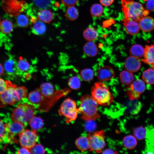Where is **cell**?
I'll use <instances>...</instances> for the list:
<instances>
[{"instance_id":"obj_5","label":"cell","mask_w":154,"mask_h":154,"mask_svg":"<svg viewBox=\"0 0 154 154\" xmlns=\"http://www.w3.org/2000/svg\"><path fill=\"white\" fill-rule=\"evenodd\" d=\"M78 112L76 102L70 98H67L63 102L58 110L60 115L66 117L67 123L75 120Z\"/></svg>"},{"instance_id":"obj_50","label":"cell","mask_w":154,"mask_h":154,"mask_svg":"<svg viewBox=\"0 0 154 154\" xmlns=\"http://www.w3.org/2000/svg\"><path fill=\"white\" fill-rule=\"evenodd\" d=\"M142 0L143 1H147L148 0Z\"/></svg>"},{"instance_id":"obj_34","label":"cell","mask_w":154,"mask_h":154,"mask_svg":"<svg viewBox=\"0 0 154 154\" xmlns=\"http://www.w3.org/2000/svg\"><path fill=\"white\" fill-rule=\"evenodd\" d=\"M133 132L134 136L136 139L139 140H141L145 138L146 130L144 127L141 126L135 128Z\"/></svg>"},{"instance_id":"obj_26","label":"cell","mask_w":154,"mask_h":154,"mask_svg":"<svg viewBox=\"0 0 154 154\" xmlns=\"http://www.w3.org/2000/svg\"><path fill=\"white\" fill-rule=\"evenodd\" d=\"M119 77L121 82L126 85L131 83L134 79V76L132 72L127 70H123L121 72Z\"/></svg>"},{"instance_id":"obj_6","label":"cell","mask_w":154,"mask_h":154,"mask_svg":"<svg viewBox=\"0 0 154 154\" xmlns=\"http://www.w3.org/2000/svg\"><path fill=\"white\" fill-rule=\"evenodd\" d=\"M90 143L89 151H95L100 153L106 145L105 139V132L103 130L89 133L87 136Z\"/></svg>"},{"instance_id":"obj_15","label":"cell","mask_w":154,"mask_h":154,"mask_svg":"<svg viewBox=\"0 0 154 154\" xmlns=\"http://www.w3.org/2000/svg\"><path fill=\"white\" fill-rule=\"evenodd\" d=\"M18 75L21 76L25 73H31L33 72V67L22 56H20L17 62Z\"/></svg>"},{"instance_id":"obj_46","label":"cell","mask_w":154,"mask_h":154,"mask_svg":"<svg viewBox=\"0 0 154 154\" xmlns=\"http://www.w3.org/2000/svg\"><path fill=\"white\" fill-rule=\"evenodd\" d=\"M117 151H115L110 149H107L104 150L102 154H117Z\"/></svg>"},{"instance_id":"obj_23","label":"cell","mask_w":154,"mask_h":154,"mask_svg":"<svg viewBox=\"0 0 154 154\" xmlns=\"http://www.w3.org/2000/svg\"><path fill=\"white\" fill-rule=\"evenodd\" d=\"M83 35L84 38L89 41L95 40L98 36V33L96 29L92 27L87 28L84 31Z\"/></svg>"},{"instance_id":"obj_31","label":"cell","mask_w":154,"mask_h":154,"mask_svg":"<svg viewBox=\"0 0 154 154\" xmlns=\"http://www.w3.org/2000/svg\"><path fill=\"white\" fill-rule=\"evenodd\" d=\"M0 118V142L9 143L8 134L6 129V123Z\"/></svg>"},{"instance_id":"obj_12","label":"cell","mask_w":154,"mask_h":154,"mask_svg":"<svg viewBox=\"0 0 154 154\" xmlns=\"http://www.w3.org/2000/svg\"><path fill=\"white\" fill-rule=\"evenodd\" d=\"M115 75L114 70L111 67L107 66L100 68L97 73L98 78L101 81L110 80L114 77Z\"/></svg>"},{"instance_id":"obj_13","label":"cell","mask_w":154,"mask_h":154,"mask_svg":"<svg viewBox=\"0 0 154 154\" xmlns=\"http://www.w3.org/2000/svg\"><path fill=\"white\" fill-rule=\"evenodd\" d=\"M141 63L139 58L132 56L128 57L125 62V66L127 70L131 72L138 71L140 68Z\"/></svg>"},{"instance_id":"obj_25","label":"cell","mask_w":154,"mask_h":154,"mask_svg":"<svg viewBox=\"0 0 154 154\" xmlns=\"http://www.w3.org/2000/svg\"><path fill=\"white\" fill-rule=\"evenodd\" d=\"M144 49L141 45L135 44L132 46L129 50L131 56L139 58L143 56Z\"/></svg>"},{"instance_id":"obj_36","label":"cell","mask_w":154,"mask_h":154,"mask_svg":"<svg viewBox=\"0 0 154 154\" xmlns=\"http://www.w3.org/2000/svg\"><path fill=\"white\" fill-rule=\"evenodd\" d=\"M68 84L71 88L73 90H77L80 88L81 82L78 77L73 76L69 79Z\"/></svg>"},{"instance_id":"obj_39","label":"cell","mask_w":154,"mask_h":154,"mask_svg":"<svg viewBox=\"0 0 154 154\" xmlns=\"http://www.w3.org/2000/svg\"><path fill=\"white\" fill-rule=\"evenodd\" d=\"M30 149L31 154H44L45 153V149L40 144H36Z\"/></svg>"},{"instance_id":"obj_10","label":"cell","mask_w":154,"mask_h":154,"mask_svg":"<svg viewBox=\"0 0 154 154\" xmlns=\"http://www.w3.org/2000/svg\"><path fill=\"white\" fill-rule=\"evenodd\" d=\"M4 68L6 74L10 78L18 75L17 62L12 55H9V58L5 62Z\"/></svg>"},{"instance_id":"obj_30","label":"cell","mask_w":154,"mask_h":154,"mask_svg":"<svg viewBox=\"0 0 154 154\" xmlns=\"http://www.w3.org/2000/svg\"><path fill=\"white\" fill-rule=\"evenodd\" d=\"M45 25L41 21L36 22L33 26L32 29V33L37 35L43 34L46 31Z\"/></svg>"},{"instance_id":"obj_9","label":"cell","mask_w":154,"mask_h":154,"mask_svg":"<svg viewBox=\"0 0 154 154\" xmlns=\"http://www.w3.org/2000/svg\"><path fill=\"white\" fill-rule=\"evenodd\" d=\"M145 88L144 82L141 80L137 79L130 84L127 88V95L130 100H138Z\"/></svg>"},{"instance_id":"obj_19","label":"cell","mask_w":154,"mask_h":154,"mask_svg":"<svg viewBox=\"0 0 154 154\" xmlns=\"http://www.w3.org/2000/svg\"><path fill=\"white\" fill-rule=\"evenodd\" d=\"M39 89L41 94L44 98L50 97L55 92L53 85L49 82H45L42 84Z\"/></svg>"},{"instance_id":"obj_20","label":"cell","mask_w":154,"mask_h":154,"mask_svg":"<svg viewBox=\"0 0 154 154\" xmlns=\"http://www.w3.org/2000/svg\"><path fill=\"white\" fill-rule=\"evenodd\" d=\"M83 50L87 56L91 57L96 56L98 52L97 46L92 41L86 43L84 46Z\"/></svg>"},{"instance_id":"obj_14","label":"cell","mask_w":154,"mask_h":154,"mask_svg":"<svg viewBox=\"0 0 154 154\" xmlns=\"http://www.w3.org/2000/svg\"><path fill=\"white\" fill-rule=\"evenodd\" d=\"M138 22L140 29L144 32H150L154 29V19L151 17L144 16Z\"/></svg>"},{"instance_id":"obj_48","label":"cell","mask_w":154,"mask_h":154,"mask_svg":"<svg viewBox=\"0 0 154 154\" xmlns=\"http://www.w3.org/2000/svg\"><path fill=\"white\" fill-rule=\"evenodd\" d=\"M4 69L2 65L0 63V76H1L3 72Z\"/></svg>"},{"instance_id":"obj_4","label":"cell","mask_w":154,"mask_h":154,"mask_svg":"<svg viewBox=\"0 0 154 154\" xmlns=\"http://www.w3.org/2000/svg\"><path fill=\"white\" fill-rule=\"evenodd\" d=\"M91 96L100 106H106L113 102L114 97L108 87L101 82H97L91 88Z\"/></svg>"},{"instance_id":"obj_17","label":"cell","mask_w":154,"mask_h":154,"mask_svg":"<svg viewBox=\"0 0 154 154\" xmlns=\"http://www.w3.org/2000/svg\"><path fill=\"white\" fill-rule=\"evenodd\" d=\"M141 61L148 64L152 65L154 64V45L145 46L143 58Z\"/></svg>"},{"instance_id":"obj_45","label":"cell","mask_w":154,"mask_h":154,"mask_svg":"<svg viewBox=\"0 0 154 154\" xmlns=\"http://www.w3.org/2000/svg\"><path fill=\"white\" fill-rule=\"evenodd\" d=\"M114 0H100L101 3L105 6L111 5L114 2Z\"/></svg>"},{"instance_id":"obj_16","label":"cell","mask_w":154,"mask_h":154,"mask_svg":"<svg viewBox=\"0 0 154 154\" xmlns=\"http://www.w3.org/2000/svg\"><path fill=\"white\" fill-rule=\"evenodd\" d=\"M43 99V97L38 88L30 92L28 97L29 102L35 108L39 107Z\"/></svg>"},{"instance_id":"obj_22","label":"cell","mask_w":154,"mask_h":154,"mask_svg":"<svg viewBox=\"0 0 154 154\" xmlns=\"http://www.w3.org/2000/svg\"><path fill=\"white\" fill-rule=\"evenodd\" d=\"M136 138L134 136L129 135L125 136L123 140V144L126 148L131 149H134L137 145Z\"/></svg>"},{"instance_id":"obj_18","label":"cell","mask_w":154,"mask_h":154,"mask_svg":"<svg viewBox=\"0 0 154 154\" xmlns=\"http://www.w3.org/2000/svg\"><path fill=\"white\" fill-rule=\"evenodd\" d=\"M127 106L128 112L132 115L138 114L142 107L141 102L137 100H130L128 103Z\"/></svg>"},{"instance_id":"obj_40","label":"cell","mask_w":154,"mask_h":154,"mask_svg":"<svg viewBox=\"0 0 154 154\" xmlns=\"http://www.w3.org/2000/svg\"><path fill=\"white\" fill-rule=\"evenodd\" d=\"M94 120L87 121L85 125L86 130L89 132L93 131L96 127V124Z\"/></svg>"},{"instance_id":"obj_41","label":"cell","mask_w":154,"mask_h":154,"mask_svg":"<svg viewBox=\"0 0 154 154\" xmlns=\"http://www.w3.org/2000/svg\"><path fill=\"white\" fill-rule=\"evenodd\" d=\"M79 0H61L63 4L68 7L74 6L76 5Z\"/></svg>"},{"instance_id":"obj_33","label":"cell","mask_w":154,"mask_h":154,"mask_svg":"<svg viewBox=\"0 0 154 154\" xmlns=\"http://www.w3.org/2000/svg\"><path fill=\"white\" fill-rule=\"evenodd\" d=\"M104 11L103 6L98 3L95 4L92 6L90 9V12L92 16L97 17L100 16Z\"/></svg>"},{"instance_id":"obj_3","label":"cell","mask_w":154,"mask_h":154,"mask_svg":"<svg viewBox=\"0 0 154 154\" xmlns=\"http://www.w3.org/2000/svg\"><path fill=\"white\" fill-rule=\"evenodd\" d=\"M121 2L124 17L138 22L142 17L149 14V11L145 10L139 2L133 0H121Z\"/></svg>"},{"instance_id":"obj_42","label":"cell","mask_w":154,"mask_h":154,"mask_svg":"<svg viewBox=\"0 0 154 154\" xmlns=\"http://www.w3.org/2000/svg\"><path fill=\"white\" fill-rule=\"evenodd\" d=\"M8 87L7 80L5 81L3 79L0 78V94L5 91Z\"/></svg>"},{"instance_id":"obj_11","label":"cell","mask_w":154,"mask_h":154,"mask_svg":"<svg viewBox=\"0 0 154 154\" xmlns=\"http://www.w3.org/2000/svg\"><path fill=\"white\" fill-rule=\"evenodd\" d=\"M122 23L126 31L130 35H135L139 31L140 27L138 21L124 17Z\"/></svg>"},{"instance_id":"obj_21","label":"cell","mask_w":154,"mask_h":154,"mask_svg":"<svg viewBox=\"0 0 154 154\" xmlns=\"http://www.w3.org/2000/svg\"><path fill=\"white\" fill-rule=\"evenodd\" d=\"M75 144L77 148L82 151L89 150L90 148L89 140L87 136L80 137L78 138L76 140Z\"/></svg>"},{"instance_id":"obj_29","label":"cell","mask_w":154,"mask_h":154,"mask_svg":"<svg viewBox=\"0 0 154 154\" xmlns=\"http://www.w3.org/2000/svg\"><path fill=\"white\" fill-rule=\"evenodd\" d=\"M142 77L143 80L149 84H154V70L149 68L144 71L143 73Z\"/></svg>"},{"instance_id":"obj_35","label":"cell","mask_w":154,"mask_h":154,"mask_svg":"<svg viewBox=\"0 0 154 154\" xmlns=\"http://www.w3.org/2000/svg\"><path fill=\"white\" fill-rule=\"evenodd\" d=\"M80 75L84 80L85 81H90L93 79L94 74L92 70L89 68H86L81 71Z\"/></svg>"},{"instance_id":"obj_2","label":"cell","mask_w":154,"mask_h":154,"mask_svg":"<svg viewBox=\"0 0 154 154\" xmlns=\"http://www.w3.org/2000/svg\"><path fill=\"white\" fill-rule=\"evenodd\" d=\"M98 105L91 95L86 94L82 96L80 104L78 109L81 113V118L87 121L95 120L100 117L98 111Z\"/></svg>"},{"instance_id":"obj_43","label":"cell","mask_w":154,"mask_h":154,"mask_svg":"<svg viewBox=\"0 0 154 154\" xmlns=\"http://www.w3.org/2000/svg\"><path fill=\"white\" fill-rule=\"evenodd\" d=\"M146 8L149 11H154V0H148L146 4Z\"/></svg>"},{"instance_id":"obj_51","label":"cell","mask_w":154,"mask_h":154,"mask_svg":"<svg viewBox=\"0 0 154 154\" xmlns=\"http://www.w3.org/2000/svg\"><path fill=\"white\" fill-rule=\"evenodd\" d=\"M0 20H1V17H0Z\"/></svg>"},{"instance_id":"obj_1","label":"cell","mask_w":154,"mask_h":154,"mask_svg":"<svg viewBox=\"0 0 154 154\" xmlns=\"http://www.w3.org/2000/svg\"><path fill=\"white\" fill-rule=\"evenodd\" d=\"M26 98L22 100L12 110L11 119L13 121L23 124L25 127L36 114L35 107L29 102Z\"/></svg>"},{"instance_id":"obj_49","label":"cell","mask_w":154,"mask_h":154,"mask_svg":"<svg viewBox=\"0 0 154 154\" xmlns=\"http://www.w3.org/2000/svg\"><path fill=\"white\" fill-rule=\"evenodd\" d=\"M152 66L153 69L154 70V64L152 65Z\"/></svg>"},{"instance_id":"obj_32","label":"cell","mask_w":154,"mask_h":154,"mask_svg":"<svg viewBox=\"0 0 154 154\" xmlns=\"http://www.w3.org/2000/svg\"><path fill=\"white\" fill-rule=\"evenodd\" d=\"M65 15L66 17L70 20H75L79 16L78 10L74 6L69 7L65 11Z\"/></svg>"},{"instance_id":"obj_28","label":"cell","mask_w":154,"mask_h":154,"mask_svg":"<svg viewBox=\"0 0 154 154\" xmlns=\"http://www.w3.org/2000/svg\"><path fill=\"white\" fill-rule=\"evenodd\" d=\"M13 28L12 22L8 20H4L0 23V31L3 33L8 34L13 31Z\"/></svg>"},{"instance_id":"obj_37","label":"cell","mask_w":154,"mask_h":154,"mask_svg":"<svg viewBox=\"0 0 154 154\" xmlns=\"http://www.w3.org/2000/svg\"><path fill=\"white\" fill-rule=\"evenodd\" d=\"M35 5L38 8L46 9L51 4V0H33Z\"/></svg>"},{"instance_id":"obj_7","label":"cell","mask_w":154,"mask_h":154,"mask_svg":"<svg viewBox=\"0 0 154 154\" xmlns=\"http://www.w3.org/2000/svg\"><path fill=\"white\" fill-rule=\"evenodd\" d=\"M19 141L22 147L30 149L39 140L37 131L27 129L19 134Z\"/></svg>"},{"instance_id":"obj_44","label":"cell","mask_w":154,"mask_h":154,"mask_svg":"<svg viewBox=\"0 0 154 154\" xmlns=\"http://www.w3.org/2000/svg\"><path fill=\"white\" fill-rule=\"evenodd\" d=\"M17 153L18 154H31V153L29 149L22 147L18 150Z\"/></svg>"},{"instance_id":"obj_27","label":"cell","mask_w":154,"mask_h":154,"mask_svg":"<svg viewBox=\"0 0 154 154\" xmlns=\"http://www.w3.org/2000/svg\"><path fill=\"white\" fill-rule=\"evenodd\" d=\"M29 123L33 130L36 131L41 129L44 125L43 120L40 117L35 116L31 119Z\"/></svg>"},{"instance_id":"obj_24","label":"cell","mask_w":154,"mask_h":154,"mask_svg":"<svg viewBox=\"0 0 154 154\" xmlns=\"http://www.w3.org/2000/svg\"><path fill=\"white\" fill-rule=\"evenodd\" d=\"M38 17L40 21L49 23L52 19L53 15L50 11L46 9H43L38 13Z\"/></svg>"},{"instance_id":"obj_8","label":"cell","mask_w":154,"mask_h":154,"mask_svg":"<svg viewBox=\"0 0 154 154\" xmlns=\"http://www.w3.org/2000/svg\"><path fill=\"white\" fill-rule=\"evenodd\" d=\"M25 127L23 124L11 119L9 122H6V129L8 134L9 143L17 142L18 140L15 136L23 132Z\"/></svg>"},{"instance_id":"obj_47","label":"cell","mask_w":154,"mask_h":154,"mask_svg":"<svg viewBox=\"0 0 154 154\" xmlns=\"http://www.w3.org/2000/svg\"><path fill=\"white\" fill-rule=\"evenodd\" d=\"M23 78L27 80H28L30 79L31 77V73L29 72H26L24 73L22 75Z\"/></svg>"},{"instance_id":"obj_38","label":"cell","mask_w":154,"mask_h":154,"mask_svg":"<svg viewBox=\"0 0 154 154\" xmlns=\"http://www.w3.org/2000/svg\"><path fill=\"white\" fill-rule=\"evenodd\" d=\"M17 25L19 26L24 27L27 26L29 24V19L25 15L21 14L19 15L17 19Z\"/></svg>"}]
</instances>
